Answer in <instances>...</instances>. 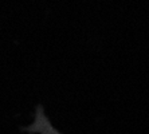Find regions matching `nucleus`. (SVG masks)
Returning a JSON list of instances; mask_svg holds the SVG:
<instances>
[{"instance_id":"f257e3e1","label":"nucleus","mask_w":149,"mask_h":134,"mask_svg":"<svg viewBox=\"0 0 149 134\" xmlns=\"http://www.w3.org/2000/svg\"><path fill=\"white\" fill-rule=\"evenodd\" d=\"M23 130L28 131V133H39V134H59L52 127V125L50 124L49 118L46 117L45 110H43L42 106L36 107V115H35L34 124L24 127Z\"/></svg>"}]
</instances>
